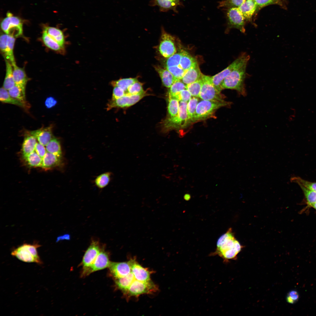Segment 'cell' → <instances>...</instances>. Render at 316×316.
Returning a JSON list of instances; mask_svg holds the SVG:
<instances>
[{"label":"cell","mask_w":316,"mask_h":316,"mask_svg":"<svg viewBox=\"0 0 316 316\" xmlns=\"http://www.w3.org/2000/svg\"><path fill=\"white\" fill-rule=\"evenodd\" d=\"M242 248V246L235 238L232 229L230 228L219 238L215 251L210 255H217L224 262H227L229 260L236 259Z\"/></svg>","instance_id":"6da1fadb"},{"label":"cell","mask_w":316,"mask_h":316,"mask_svg":"<svg viewBox=\"0 0 316 316\" xmlns=\"http://www.w3.org/2000/svg\"><path fill=\"white\" fill-rule=\"evenodd\" d=\"M248 62H245L234 69L222 81L221 90L230 89L237 91L243 96L246 94L245 80L246 77V68Z\"/></svg>","instance_id":"7a4b0ae2"},{"label":"cell","mask_w":316,"mask_h":316,"mask_svg":"<svg viewBox=\"0 0 316 316\" xmlns=\"http://www.w3.org/2000/svg\"><path fill=\"white\" fill-rule=\"evenodd\" d=\"M230 102L223 101L202 100L197 105L192 123L208 118L213 116L215 111L223 107L229 106Z\"/></svg>","instance_id":"3957f363"},{"label":"cell","mask_w":316,"mask_h":316,"mask_svg":"<svg viewBox=\"0 0 316 316\" xmlns=\"http://www.w3.org/2000/svg\"><path fill=\"white\" fill-rule=\"evenodd\" d=\"M41 246L36 243L32 244L24 243L14 249L11 255L24 262L41 265L42 262L37 251V249Z\"/></svg>","instance_id":"277c9868"},{"label":"cell","mask_w":316,"mask_h":316,"mask_svg":"<svg viewBox=\"0 0 316 316\" xmlns=\"http://www.w3.org/2000/svg\"><path fill=\"white\" fill-rule=\"evenodd\" d=\"M188 102L179 101V111L177 115L173 117H168L164 121L163 125L165 131L185 128L189 124L187 111Z\"/></svg>","instance_id":"5b68a950"},{"label":"cell","mask_w":316,"mask_h":316,"mask_svg":"<svg viewBox=\"0 0 316 316\" xmlns=\"http://www.w3.org/2000/svg\"><path fill=\"white\" fill-rule=\"evenodd\" d=\"M250 56L245 52H243L228 67L222 71L213 76H210L211 82L214 87L220 91L222 90L221 84L224 78L237 67L248 62Z\"/></svg>","instance_id":"8992f818"},{"label":"cell","mask_w":316,"mask_h":316,"mask_svg":"<svg viewBox=\"0 0 316 316\" xmlns=\"http://www.w3.org/2000/svg\"><path fill=\"white\" fill-rule=\"evenodd\" d=\"M158 290L157 286L151 280L142 282L135 279L124 294L129 298L132 296L136 297L143 294H151Z\"/></svg>","instance_id":"52a82bcc"},{"label":"cell","mask_w":316,"mask_h":316,"mask_svg":"<svg viewBox=\"0 0 316 316\" xmlns=\"http://www.w3.org/2000/svg\"><path fill=\"white\" fill-rule=\"evenodd\" d=\"M23 25L20 18L13 16L10 13H8L7 16L1 22V26L5 34L16 37L22 35Z\"/></svg>","instance_id":"ba28073f"},{"label":"cell","mask_w":316,"mask_h":316,"mask_svg":"<svg viewBox=\"0 0 316 316\" xmlns=\"http://www.w3.org/2000/svg\"><path fill=\"white\" fill-rule=\"evenodd\" d=\"M202 80V84L199 97L204 100H224L225 96L213 85L209 76L203 74Z\"/></svg>","instance_id":"9c48e42d"},{"label":"cell","mask_w":316,"mask_h":316,"mask_svg":"<svg viewBox=\"0 0 316 316\" xmlns=\"http://www.w3.org/2000/svg\"><path fill=\"white\" fill-rule=\"evenodd\" d=\"M174 40L173 37L163 29L158 49L160 54L164 57L167 58L176 52Z\"/></svg>","instance_id":"30bf717a"},{"label":"cell","mask_w":316,"mask_h":316,"mask_svg":"<svg viewBox=\"0 0 316 316\" xmlns=\"http://www.w3.org/2000/svg\"><path fill=\"white\" fill-rule=\"evenodd\" d=\"M147 95L146 92L133 95H125L115 100L111 99L108 103L107 110H109L115 108H126L132 106L144 97Z\"/></svg>","instance_id":"8fae6325"},{"label":"cell","mask_w":316,"mask_h":316,"mask_svg":"<svg viewBox=\"0 0 316 316\" xmlns=\"http://www.w3.org/2000/svg\"><path fill=\"white\" fill-rule=\"evenodd\" d=\"M15 42V37L6 34H3L0 36L1 50L5 59L12 65L16 63L13 52Z\"/></svg>","instance_id":"7c38bea8"},{"label":"cell","mask_w":316,"mask_h":316,"mask_svg":"<svg viewBox=\"0 0 316 316\" xmlns=\"http://www.w3.org/2000/svg\"><path fill=\"white\" fill-rule=\"evenodd\" d=\"M111 263L108 253L103 249L101 250L92 264L86 269L82 271V276H86L93 272L109 267Z\"/></svg>","instance_id":"4fadbf2b"},{"label":"cell","mask_w":316,"mask_h":316,"mask_svg":"<svg viewBox=\"0 0 316 316\" xmlns=\"http://www.w3.org/2000/svg\"><path fill=\"white\" fill-rule=\"evenodd\" d=\"M229 25L231 28L239 30L244 33L245 19L238 7L230 8L227 12Z\"/></svg>","instance_id":"5bb4252c"},{"label":"cell","mask_w":316,"mask_h":316,"mask_svg":"<svg viewBox=\"0 0 316 316\" xmlns=\"http://www.w3.org/2000/svg\"><path fill=\"white\" fill-rule=\"evenodd\" d=\"M101 250L98 242H92L83 257L82 262V271L86 269L92 264Z\"/></svg>","instance_id":"9a60e30c"},{"label":"cell","mask_w":316,"mask_h":316,"mask_svg":"<svg viewBox=\"0 0 316 316\" xmlns=\"http://www.w3.org/2000/svg\"><path fill=\"white\" fill-rule=\"evenodd\" d=\"M129 261L131 267V272L136 280L142 282L151 280L150 277L152 271L142 267L135 259L131 258Z\"/></svg>","instance_id":"2e32d148"},{"label":"cell","mask_w":316,"mask_h":316,"mask_svg":"<svg viewBox=\"0 0 316 316\" xmlns=\"http://www.w3.org/2000/svg\"><path fill=\"white\" fill-rule=\"evenodd\" d=\"M111 275L114 279L125 276L131 272L129 261L123 262H111L109 267Z\"/></svg>","instance_id":"e0dca14e"},{"label":"cell","mask_w":316,"mask_h":316,"mask_svg":"<svg viewBox=\"0 0 316 316\" xmlns=\"http://www.w3.org/2000/svg\"><path fill=\"white\" fill-rule=\"evenodd\" d=\"M52 126L42 127L38 129L30 131L29 134L33 136L40 144L45 146L52 138Z\"/></svg>","instance_id":"ac0fdd59"},{"label":"cell","mask_w":316,"mask_h":316,"mask_svg":"<svg viewBox=\"0 0 316 316\" xmlns=\"http://www.w3.org/2000/svg\"><path fill=\"white\" fill-rule=\"evenodd\" d=\"M202 75L197 62L186 71L181 80L185 84L187 85L201 79Z\"/></svg>","instance_id":"d6986e66"},{"label":"cell","mask_w":316,"mask_h":316,"mask_svg":"<svg viewBox=\"0 0 316 316\" xmlns=\"http://www.w3.org/2000/svg\"><path fill=\"white\" fill-rule=\"evenodd\" d=\"M26 85L22 84H16L8 91L12 97L20 101L29 109L30 105L26 98Z\"/></svg>","instance_id":"ffe728a7"},{"label":"cell","mask_w":316,"mask_h":316,"mask_svg":"<svg viewBox=\"0 0 316 316\" xmlns=\"http://www.w3.org/2000/svg\"><path fill=\"white\" fill-rule=\"evenodd\" d=\"M238 8L245 20L250 21L257 8V6L254 0H246Z\"/></svg>","instance_id":"44dd1931"},{"label":"cell","mask_w":316,"mask_h":316,"mask_svg":"<svg viewBox=\"0 0 316 316\" xmlns=\"http://www.w3.org/2000/svg\"><path fill=\"white\" fill-rule=\"evenodd\" d=\"M155 68L158 73L162 84L164 86L170 88L176 81L178 80L165 68H163L159 66H155Z\"/></svg>","instance_id":"7402d4cb"},{"label":"cell","mask_w":316,"mask_h":316,"mask_svg":"<svg viewBox=\"0 0 316 316\" xmlns=\"http://www.w3.org/2000/svg\"><path fill=\"white\" fill-rule=\"evenodd\" d=\"M114 279L117 288L121 290L124 294L132 282L135 279L133 274L131 272L125 276Z\"/></svg>","instance_id":"603a6c76"},{"label":"cell","mask_w":316,"mask_h":316,"mask_svg":"<svg viewBox=\"0 0 316 316\" xmlns=\"http://www.w3.org/2000/svg\"><path fill=\"white\" fill-rule=\"evenodd\" d=\"M0 100L4 103L15 105L23 108L26 111L29 109L18 100L13 97L9 94L8 90L3 87L0 90Z\"/></svg>","instance_id":"cb8c5ba5"},{"label":"cell","mask_w":316,"mask_h":316,"mask_svg":"<svg viewBox=\"0 0 316 316\" xmlns=\"http://www.w3.org/2000/svg\"><path fill=\"white\" fill-rule=\"evenodd\" d=\"M13 68V75L16 84L26 85L28 79L23 68H20L16 63L12 65Z\"/></svg>","instance_id":"d4e9b609"},{"label":"cell","mask_w":316,"mask_h":316,"mask_svg":"<svg viewBox=\"0 0 316 316\" xmlns=\"http://www.w3.org/2000/svg\"><path fill=\"white\" fill-rule=\"evenodd\" d=\"M6 64V75L3 87L7 90L13 87L16 85L13 75V68L11 64L5 59Z\"/></svg>","instance_id":"484cf974"},{"label":"cell","mask_w":316,"mask_h":316,"mask_svg":"<svg viewBox=\"0 0 316 316\" xmlns=\"http://www.w3.org/2000/svg\"><path fill=\"white\" fill-rule=\"evenodd\" d=\"M37 143L36 139L35 137L29 134L27 135L24 138L22 145L23 156L35 151Z\"/></svg>","instance_id":"4316f807"},{"label":"cell","mask_w":316,"mask_h":316,"mask_svg":"<svg viewBox=\"0 0 316 316\" xmlns=\"http://www.w3.org/2000/svg\"><path fill=\"white\" fill-rule=\"evenodd\" d=\"M61 158L47 152L42 158L41 167L44 168H49L57 166L60 163Z\"/></svg>","instance_id":"83f0119b"},{"label":"cell","mask_w":316,"mask_h":316,"mask_svg":"<svg viewBox=\"0 0 316 316\" xmlns=\"http://www.w3.org/2000/svg\"><path fill=\"white\" fill-rule=\"evenodd\" d=\"M45 31L50 37L64 47L65 39L62 31L56 28L48 26L44 28Z\"/></svg>","instance_id":"f1b7e54d"},{"label":"cell","mask_w":316,"mask_h":316,"mask_svg":"<svg viewBox=\"0 0 316 316\" xmlns=\"http://www.w3.org/2000/svg\"><path fill=\"white\" fill-rule=\"evenodd\" d=\"M181 57L180 66L186 71L196 63V59L188 52L183 50H181Z\"/></svg>","instance_id":"f546056e"},{"label":"cell","mask_w":316,"mask_h":316,"mask_svg":"<svg viewBox=\"0 0 316 316\" xmlns=\"http://www.w3.org/2000/svg\"><path fill=\"white\" fill-rule=\"evenodd\" d=\"M152 6H157L162 12H166L169 10L176 11L178 6L175 4L168 0H152L151 2Z\"/></svg>","instance_id":"4dcf8cb0"},{"label":"cell","mask_w":316,"mask_h":316,"mask_svg":"<svg viewBox=\"0 0 316 316\" xmlns=\"http://www.w3.org/2000/svg\"><path fill=\"white\" fill-rule=\"evenodd\" d=\"M47 152L62 157V152L59 141L57 138H52L46 145Z\"/></svg>","instance_id":"1f68e13d"},{"label":"cell","mask_w":316,"mask_h":316,"mask_svg":"<svg viewBox=\"0 0 316 316\" xmlns=\"http://www.w3.org/2000/svg\"><path fill=\"white\" fill-rule=\"evenodd\" d=\"M112 176V174L110 172H107L100 174L95 179V185L99 189L105 188L110 182Z\"/></svg>","instance_id":"d6a6232c"},{"label":"cell","mask_w":316,"mask_h":316,"mask_svg":"<svg viewBox=\"0 0 316 316\" xmlns=\"http://www.w3.org/2000/svg\"><path fill=\"white\" fill-rule=\"evenodd\" d=\"M23 157L29 166L32 167L41 166L42 159L37 154L35 151H34Z\"/></svg>","instance_id":"836d02e7"},{"label":"cell","mask_w":316,"mask_h":316,"mask_svg":"<svg viewBox=\"0 0 316 316\" xmlns=\"http://www.w3.org/2000/svg\"><path fill=\"white\" fill-rule=\"evenodd\" d=\"M42 37L45 45L50 49L57 51L63 49V47H61L44 31L43 32Z\"/></svg>","instance_id":"e575fe53"},{"label":"cell","mask_w":316,"mask_h":316,"mask_svg":"<svg viewBox=\"0 0 316 316\" xmlns=\"http://www.w3.org/2000/svg\"><path fill=\"white\" fill-rule=\"evenodd\" d=\"M138 81V80L137 78H123L113 81L111 82V84L114 87L118 86L121 87L125 91L126 95L129 86Z\"/></svg>","instance_id":"d590c367"},{"label":"cell","mask_w":316,"mask_h":316,"mask_svg":"<svg viewBox=\"0 0 316 316\" xmlns=\"http://www.w3.org/2000/svg\"><path fill=\"white\" fill-rule=\"evenodd\" d=\"M169 88V97L176 98L181 91L186 89V85L180 80L176 81Z\"/></svg>","instance_id":"8d00e7d4"},{"label":"cell","mask_w":316,"mask_h":316,"mask_svg":"<svg viewBox=\"0 0 316 316\" xmlns=\"http://www.w3.org/2000/svg\"><path fill=\"white\" fill-rule=\"evenodd\" d=\"M199 102L198 97H193L188 102L187 104V111L189 123H192L196 107Z\"/></svg>","instance_id":"74e56055"},{"label":"cell","mask_w":316,"mask_h":316,"mask_svg":"<svg viewBox=\"0 0 316 316\" xmlns=\"http://www.w3.org/2000/svg\"><path fill=\"white\" fill-rule=\"evenodd\" d=\"M179 101L177 99L169 97L168 111L169 117H173L178 114L179 109Z\"/></svg>","instance_id":"f35d334b"},{"label":"cell","mask_w":316,"mask_h":316,"mask_svg":"<svg viewBox=\"0 0 316 316\" xmlns=\"http://www.w3.org/2000/svg\"><path fill=\"white\" fill-rule=\"evenodd\" d=\"M202 78L193 83L186 85V89L191 93L192 96L199 97L202 85Z\"/></svg>","instance_id":"ab89813d"},{"label":"cell","mask_w":316,"mask_h":316,"mask_svg":"<svg viewBox=\"0 0 316 316\" xmlns=\"http://www.w3.org/2000/svg\"><path fill=\"white\" fill-rule=\"evenodd\" d=\"M291 182L300 184L305 188L316 191V182H312L306 181L300 177H293L290 179Z\"/></svg>","instance_id":"60d3db41"},{"label":"cell","mask_w":316,"mask_h":316,"mask_svg":"<svg viewBox=\"0 0 316 316\" xmlns=\"http://www.w3.org/2000/svg\"><path fill=\"white\" fill-rule=\"evenodd\" d=\"M145 92L142 87V84L138 81L129 86L125 95H133Z\"/></svg>","instance_id":"b9f144b4"},{"label":"cell","mask_w":316,"mask_h":316,"mask_svg":"<svg viewBox=\"0 0 316 316\" xmlns=\"http://www.w3.org/2000/svg\"><path fill=\"white\" fill-rule=\"evenodd\" d=\"M303 190L307 202L310 206L316 202V191L309 189L300 184L298 185Z\"/></svg>","instance_id":"7bdbcfd3"},{"label":"cell","mask_w":316,"mask_h":316,"mask_svg":"<svg viewBox=\"0 0 316 316\" xmlns=\"http://www.w3.org/2000/svg\"><path fill=\"white\" fill-rule=\"evenodd\" d=\"M181 57V50L167 58L165 63V68L179 66Z\"/></svg>","instance_id":"ee69618b"},{"label":"cell","mask_w":316,"mask_h":316,"mask_svg":"<svg viewBox=\"0 0 316 316\" xmlns=\"http://www.w3.org/2000/svg\"><path fill=\"white\" fill-rule=\"evenodd\" d=\"M165 68L169 71L177 80H181L186 71L183 69L180 66L166 67Z\"/></svg>","instance_id":"f6af8a7d"},{"label":"cell","mask_w":316,"mask_h":316,"mask_svg":"<svg viewBox=\"0 0 316 316\" xmlns=\"http://www.w3.org/2000/svg\"><path fill=\"white\" fill-rule=\"evenodd\" d=\"M246 0H225L220 3L221 7L230 8L238 7L243 3Z\"/></svg>","instance_id":"bcb514c9"},{"label":"cell","mask_w":316,"mask_h":316,"mask_svg":"<svg viewBox=\"0 0 316 316\" xmlns=\"http://www.w3.org/2000/svg\"><path fill=\"white\" fill-rule=\"evenodd\" d=\"M299 298V295L298 292L296 290H292L288 293L286 299L288 303L293 304L298 301Z\"/></svg>","instance_id":"7dc6e473"},{"label":"cell","mask_w":316,"mask_h":316,"mask_svg":"<svg viewBox=\"0 0 316 316\" xmlns=\"http://www.w3.org/2000/svg\"><path fill=\"white\" fill-rule=\"evenodd\" d=\"M257 8H262L271 4H281V0H254Z\"/></svg>","instance_id":"c3c4849f"},{"label":"cell","mask_w":316,"mask_h":316,"mask_svg":"<svg viewBox=\"0 0 316 316\" xmlns=\"http://www.w3.org/2000/svg\"><path fill=\"white\" fill-rule=\"evenodd\" d=\"M192 95L190 92L186 89L181 91L176 99L179 101H182L188 102L192 98Z\"/></svg>","instance_id":"681fc988"},{"label":"cell","mask_w":316,"mask_h":316,"mask_svg":"<svg viewBox=\"0 0 316 316\" xmlns=\"http://www.w3.org/2000/svg\"><path fill=\"white\" fill-rule=\"evenodd\" d=\"M125 95L124 90L118 86H115L113 89L111 99L115 100L120 98Z\"/></svg>","instance_id":"f907efd6"},{"label":"cell","mask_w":316,"mask_h":316,"mask_svg":"<svg viewBox=\"0 0 316 316\" xmlns=\"http://www.w3.org/2000/svg\"><path fill=\"white\" fill-rule=\"evenodd\" d=\"M35 151L42 159L43 158L47 152L44 146L39 142L37 143L36 144Z\"/></svg>","instance_id":"816d5d0a"},{"label":"cell","mask_w":316,"mask_h":316,"mask_svg":"<svg viewBox=\"0 0 316 316\" xmlns=\"http://www.w3.org/2000/svg\"><path fill=\"white\" fill-rule=\"evenodd\" d=\"M56 102V101L53 98H49L47 99L46 104L48 107H50L54 105Z\"/></svg>","instance_id":"f5cc1de1"},{"label":"cell","mask_w":316,"mask_h":316,"mask_svg":"<svg viewBox=\"0 0 316 316\" xmlns=\"http://www.w3.org/2000/svg\"><path fill=\"white\" fill-rule=\"evenodd\" d=\"M184 199L186 200H188L190 198V195L188 194H185L184 196Z\"/></svg>","instance_id":"db71d44e"},{"label":"cell","mask_w":316,"mask_h":316,"mask_svg":"<svg viewBox=\"0 0 316 316\" xmlns=\"http://www.w3.org/2000/svg\"><path fill=\"white\" fill-rule=\"evenodd\" d=\"M169 0V1H170L172 2H173V3L174 2V3L178 5H179V4H180V0Z\"/></svg>","instance_id":"11a10c76"},{"label":"cell","mask_w":316,"mask_h":316,"mask_svg":"<svg viewBox=\"0 0 316 316\" xmlns=\"http://www.w3.org/2000/svg\"><path fill=\"white\" fill-rule=\"evenodd\" d=\"M310 206L313 207L316 210V202L310 205Z\"/></svg>","instance_id":"9f6ffc18"}]
</instances>
